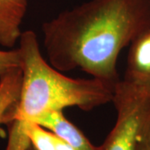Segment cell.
Listing matches in <instances>:
<instances>
[{
  "mask_svg": "<svg viewBox=\"0 0 150 150\" xmlns=\"http://www.w3.org/2000/svg\"><path fill=\"white\" fill-rule=\"evenodd\" d=\"M123 79L150 86V29L130 44Z\"/></svg>",
  "mask_w": 150,
  "mask_h": 150,
  "instance_id": "5b68a950",
  "label": "cell"
},
{
  "mask_svg": "<svg viewBox=\"0 0 150 150\" xmlns=\"http://www.w3.org/2000/svg\"><path fill=\"white\" fill-rule=\"evenodd\" d=\"M23 72L21 92L16 106L4 123H33L44 112L77 106L84 111L112 102L115 84L102 79H72L46 62L36 33L28 30L19 38Z\"/></svg>",
  "mask_w": 150,
  "mask_h": 150,
  "instance_id": "7a4b0ae2",
  "label": "cell"
},
{
  "mask_svg": "<svg viewBox=\"0 0 150 150\" xmlns=\"http://www.w3.org/2000/svg\"><path fill=\"white\" fill-rule=\"evenodd\" d=\"M150 29V0H89L42 26L49 64L60 72L83 70L116 84L126 46Z\"/></svg>",
  "mask_w": 150,
  "mask_h": 150,
  "instance_id": "6da1fadb",
  "label": "cell"
},
{
  "mask_svg": "<svg viewBox=\"0 0 150 150\" xmlns=\"http://www.w3.org/2000/svg\"><path fill=\"white\" fill-rule=\"evenodd\" d=\"M23 72L21 68L13 69L0 78V123L16 106L21 92Z\"/></svg>",
  "mask_w": 150,
  "mask_h": 150,
  "instance_id": "52a82bcc",
  "label": "cell"
},
{
  "mask_svg": "<svg viewBox=\"0 0 150 150\" xmlns=\"http://www.w3.org/2000/svg\"><path fill=\"white\" fill-rule=\"evenodd\" d=\"M56 147H57V150H75L70 145L65 143L64 140L59 139L57 136H56Z\"/></svg>",
  "mask_w": 150,
  "mask_h": 150,
  "instance_id": "30bf717a",
  "label": "cell"
},
{
  "mask_svg": "<svg viewBox=\"0 0 150 150\" xmlns=\"http://www.w3.org/2000/svg\"><path fill=\"white\" fill-rule=\"evenodd\" d=\"M26 150H34V149L33 148L32 145H30V146H29V147H28V149Z\"/></svg>",
  "mask_w": 150,
  "mask_h": 150,
  "instance_id": "8fae6325",
  "label": "cell"
},
{
  "mask_svg": "<svg viewBox=\"0 0 150 150\" xmlns=\"http://www.w3.org/2000/svg\"><path fill=\"white\" fill-rule=\"evenodd\" d=\"M33 123L48 129L75 150H101L90 143L80 129L65 118L62 110L44 112Z\"/></svg>",
  "mask_w": 150,
  "mask_h": 150,
  "instance_id": "277c9868",
  "label": "cell"
},
{
  "mask_svg": "<svg viewBox=\"0 0 150 150\" xmlns=\"http://www.w3.org/2000/svg\"><path fill=\"white\" fill-rule=\"evenodd\" d=\"M112 102L116 123L101 150H136L150 122V86L123 79L115 84Z\"/></svg>",
  "mask_w": 150,
  "mask_h": 150,
  "instance_id": "3957f363",
  "label": "cell"
},
{
  "mask_svg": "<svg viewBox=\"0 0 150 150\" xmlns=\"http://www.w3.org/2000/svg\"><path fill=\"white\" fill-rule=\"evenodd\" d=\"M28 0H0V44L13 48L20 38Z\"/></svg>",
  "mask_w": 150,
  "mask_h": 150,
  "instance_id": "8992f818",
  "label": "cell"
},
{
  "mask_svg": "<svg viewBox=\"0 0 150 150\" xmlns=\"http://www.w3.org/2000/svg\"><path fill=\"white\" fill-rule=\"evenodd\" d=\"M136 150H150V122L141 136Z\"/></svg>",
  "mask_w": 150,
  "mask_h": 150,
  "instance_id": "9c48e42d",
  "label": "cell"
},
{
  "mask_svg": "<svg viewBox=\"0 0 150 150\" xmlns=\"http://www.w3.org/2000/svg\"><path fill=\"white\" fill-rule=\"evenodd\" d=\"M22 58L19 49L0 50V78L13 69L21 68Z\"/></svg>",
  "mask_w": 150,
  "mask_h": 150,
  "instance_id": "ba28073f",
  "label": "cell"
}]
</instances>
